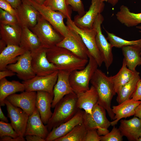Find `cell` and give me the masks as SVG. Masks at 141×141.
I'll list each match as a JSON object with an SVG mask.
<instances>
[{
	"label": "cell",
	"instance_id": "1",
	"mask_svg": "<svg viewBox=\"0 0 141 141\" xmlns=\"http://www.w3.org/2000/svg\"><path fill=\"white\" fill-rule=\"evenodd\" d=\"M46 56L48 61L58 70L70 72L83 69L89 61L88 59L81 58L67 49L56 45L47 49Z\"/></svg>",
	"mask_w": 141,
	"mask_h": 141
},
{
	"label": "cell",
	"instance_id": "2",
	"mask_svg": "<svg viewBox=\"0 0 141 141\" xmlns=\"http://www.w3.org/2000/svg\"><path fill=\"white\" fill-rule=\"evenodd\" d=\"M90 83L97 92L98 103L105 109L111 120H114V115L111 107V103L113 97L116 93L110 77L97 68Z\"/></svg>",
	"mask_w": 141,
	"mask_h": 141
},
{
	"label": "cell",
	"instance_id": "3",
	"mask_svg": "<svg viewBox=\"0 0 141 141\" xmlns=\"http://www.w3.org/2000/svg\"><path fill=\"white\" fill-rule=\"evenodd\" d=\"M77 96L75 93L65 95L56 104L52 115L46 125L50 132L52 129L72 118L79 110Z\"/></svg>",
	"mask_w": 141,
	"mask_h": 141
},
{
	"label": "cell",
	"instance_id": "4",
	"mask_svg": "<svg viewBox=\"0 0 141 141\" xmlns=\"http://www.w3.org/2000/svg\"><path fill=\"white\" fill-rule=\"evenodd\" d=\"M88 57V62L84 69L74 70L70 74V85L77 95L89 89V83L98 67L97 62L90 54Z\"/></svg>",
	"mask_w": 141,
	"mask_h": 141
},
{
	"label": "cell",
	"instance_id": "5",
	"mask_svg": "<svg viewBox=\"0 0 141 141\" xmlns=\"http://www.w3.org/2000/svg\"><path fill=\"white\" fill-rule=\"evenodd\" d=\"M83 123L87 130H96L100 136H104L109 131L111 122L106 116V110L97 103L94 106L90 114L84 111Z\"/></svg>",
	"mask_w": 141,
	"mask_h": 141
},
{
	"label": "cell",
	"instance_id": "6",
	"mask_svg": "<svg viewBox=\"0 0 141 141\" xmlns=\"http://www.w3.org/2000/svg\"><path fill=\"white\" fill-rule=\"evenodd\" d=\"M23 0L34 7L40 14L64 37L68 36L71 33V30L66 25L64 22V19L66 17L61 12L53 10L43 4H39L32 0Z\"/></svg>",
	"mask_w": 141,
	"mask_h": 141
},
{
	"label": "cell",
	"instance_id": "7",
	"mask_svg": "<svg viewBox=\"0 0 141 141\" xmlns=\"http://www.w3.org/2000/svg\"><path fill=\"white\" fill-rule=\"evenodd\" d=\"M30 28L37 36L42 45L47 49L56 45L64 38L40 15L36 25Z\"/></svg>",
	"mask_w": 141,
	"mask_h": 141
},
{
	"label": "cell",
	"instance_id": "8",
	"mask_svg": "<svg viewBox=\"0 0 141 141\" xmlns=\"http://www.w3.org/2000/svg\"><path fill=\"white\" fill-rule=\"evenodd\" d=\"M66 19L67 26L80 35L90 54L95 58L98 67H100L103 62L96 43V36L97 32L95 29L93 27L90 29L80 28L75 25L71 18H67Z\"/></svg>",
	"mask_w": 141,
	"mask_h": 141
},
{
	"label": "cell",
	"instance_id": "9",
	"mask_svg": "<svg viewBox=\"0 0 141 141\" xmlns=\"http://www.w3.org/2000/svg\"><path fill=\"white\" fill-rule=\"evenodd\" d=\"M104 20L102 15L101 14H99L94 23L93 27L97 32L96 41L97 47L102 55L106 69L108 70L113 61L112 52L113 47L102 33L101 25Z\"/></svg>",
	"mask_w": 141,
	"mask_h": 141
},
{
	"label": "cell",
	"instance_id": "10",
	"mask_svg": "<svg viewBox=\"0 0 141 141\" xmlns=\"http://www.w3.org/2000/svg\"><path fill=\"white\" fill-rule=\"evenodd\" d=\"M47 49L41 45L31 51L32 67L36 75H47L58 70L56 67L48 61L46 56Z\"/></svg>",
	"mask_w": 141,
	"mask_h": 141
},
{
	"label": "cell",
	"instance_id": "11",
	"mask_svg": "<svg viewBox=\"0 0 141 141\" xmlns=\"http://www.w3.org/2000/svg\"><path fill=\"white\" fill-rule=\"evenodd\" d=\"M58 70L51 74L45 76L36 75L30 79L23 81L25 91H39L47 92L54 96L53 89L57 79Z\"/></svg>",
	"mask_w": 141,
	"mask_h": 141
},
{
	"label": "cell",
	"instance_id": "12",
	"mask_svg": "<svg viewBox=\"0 0 141 141\" xmlns=\"http://www.w3.org/2000/svg\"><path fill=\"white\" fill-rule=\"evenodd\" d=\"M31 60V51H27L19 57L16 63L7 66V69L15 73L23 81L30 79L36 75L32 68Z\"/></svg>",
	"mask_w": 141,
	"mask_h": 141
},
{
	"label": "cell",
	"instance_id": "13",
	"mask_svg": "<svg viewBox=\"0 0 141 141\" xmlns=\"http://www.w3.org/2000/svg\"><path fill=\"white\" fill-rule=\"evenodd\" d=\"M4 103L12 126L19 136L24 137L29 115L21 108L11 104L6 99Z\"/></svg>",
	"mask_w": 141,
	"mask_h": 141
},
{
	"label": "cell",
	"instance_id": "14",
	"mask_svg": "<svg viewBox=\"0 0 141 141\" xmlns=\"http://www.w3.org/2000/svg\"><path fill=\"white\" fill-rule=\"evenodd\" d=\"M104 7V2L101 0H91V4L88 10L83 16L75 15L74 18V22L80 28H92L97 16L103 12Z\"/></svg>",
	"mask_w": 141,
	"mask_h": 141
},
{
	"label": "cell",
	"instance_id": "15",
	"mask_svg": "<svg viewBox=\"0 0 141 141\" xmlns=\"http://www.w3.org/2000/svg\"><path fill=\"white\" fill-rule=\"evenodd\" d=\"M56 46L67 49L81 58L86 59L89 58L90 53L81 37L77 32L72 30L70 34L64 37Z\"/></svg>",
	"mask_w": 141,
	"mask_h": 141
},
{
	"label": "cell",
	"instance_id": "16",
	"mask_svg": "<svg viewBox=\"0 0 141 141\" xmlns=\"http://www.w3.org/2000/svg\"><path fill=\"white\" fill-rule=\"evenodd\" d=\"M22 3L15 9L18 24L22 28L33 27L37 24L40 14L32 5L22 0Z\"/></svg>",
	"mask_w": 141,
	"mask_h": 141
},
{
	"label": "cell",
	"instance_id": "17",
	"mask_svg": "<svg viewBox=\"0 0 141 141\" xmlns=\"http://www.w3.org/2000/svg\"><path fill=\"white\" fill-rule=\"evenodd\" d=\"M36 91H25L19 94H12L6 99L11 104L21 108L30 116L36 108Z\"/></svg>",
	"mask_w": 141,
	"mask_h": 141
},
{
	"label": "cell",
	"instance_id": "18",
	"mask_svg": "<svg viewBox=\"0 0 141 141\" xmlns=\"http://www.w3.org/2000/svg\"><path fill=\"white\" fill-rule=\"evenodd\" d=\"M84 112L79 109L70 119L52 128L45 139V141H55L66 134L77 125L83 123Z\"/></svg>",
	"mask_w": 141,
	"mask_h": 141
},
{
	"label": "cell",
	"instance_id": "19",
	"mask_svg": "<svg viewBox=\"0 0 141 141\" xmlns=\"http://www.w3.org/2000/svg\"><path fill=\"white\" fill-rule=\"evenodd\" d=\"M70 73L58 70L57 80L53 89L54 97L51 105L52 108H54L57 103L65 95L74 93L69 82Z\"/></svg>",
	"mask_w": 141,
	"mask_h": 141
},
{
	"label": "cell",
	"instance_id": "20",
	"mask_svg": "<svg viewBox=\"0 0 141 141\" xmlns=\"http://www.w3.org/2000/svg\"><path fill=\"white\" fill-rule=\"evenodd\" d=\"M36 92V107L39 112L43 122L46 125L53 114L51 108L54 96L46 92Z\"/></svg>",
	"mask_w": 141,
	"mask_h": 141
},
{
	"label": "cell",
	"instance_id": "21",
	"mask_svg": "<svg viewBox=\"0 0 141 141\" xmlns=\"http://www.w3.org/2000/svg\"><path fill=\"white\" fill-rule=\"evenodd\" d=\"M49 132L44 125L39 111L36 107L32 115L29 116L24 137L28 135H35L45 140Z\"/></svg>",
	"mask_w": 141,
	"mask_h": 141
},
{
	"label": "cell",
	"instance_id": "22",
	"mask_svg": "<svg viewBox=\"0 0 141 141\" xmlns=\"http://www.w3.org/2000/svg\"><path fill=\"white\" fill-rule=\"evenodd\" d=\"M141 102L135 101L130 98L118 105L113 106L112 108L114 115V118L113 121L111 122V126H115L122 119L134 115L135 109Z\"/></svg>",
	"mask_w": 141,
	"mask_h": 141
},
{
	"label": "cell",
	"instance_id": "23",
	"mask_svg": "<svg viewBox=\"0 0 141 141\" xmlns=\"http://www.w3.org/2000/svg\"><path fill=\"white\" fill-rule=\"evenodd\" d=\"M119 127L122 136L130 141H137L141 132V120L134 116L129 120L121 119Z\"/></svg>",
	"mask_w": 141,
	"mask_h": 141
},
{
	"label": "cell",
	"instance_id": "24",
	"mask_svg": "<svg viewBox=\"0 0 141 141\" xmlns=\"http://www.w3.org/2000/svg\"><path fill=\"white\" fill-rule=\"evenodd\" d=\"M26 51L19 45H7L0 52V71L6 69L7 66L16 63L19 57Z\"/></svg>",
	"mask_w": 141,
	"mask_h": 141
},
{
	"label": "cell",
	"instance_id": "25",
	"mask_svg": "<svg viewBox=\"0 0 141 141\" xmlns=\"http://www.w3.org/2000/svg\"><path fill=\"white\" fill-rule=\"evenodd\" d=\"M77 96V108L83 109L86 113L91 114L98 100V93L95 88L91 85L89 90Z\"/></svg>",
	"mask_w": 141,
	"mask_h": 141
},
{
	"label": "cell",
	"instance_id": "26",
	"mask_svg": "<svg viewBox=\"0 0 141 141\" xmlns=\"http://www.w3.org/2000/svg\"><path fill=\"white\" fill-rule=\"evenodd\" d=\"M22 31V28L19 25L0 24L1 39L4 41L7 45H19Z\"/></svg>",
	"mask_w": 141,
	"mask_h": 141
},
{
	"label": "cell",
	"instance_id": "27",
	"mask_svg": "<svg viewBox=\"0 0 141 141\" xmlns=\"http://www.w3.org/2000/svg\"><path fill=\"white\" fill-rule=\"evenodd\" d=\"M25 90L24 85L18 81H9L6 78L0 80V105L4 106L5 99L9 96Z\"/></svg>",
	"mask_w": 141,
	"mask_h": 141
},
{
	"label": "cell",
	"instance_id": "28",
	"mask_svg": "<svg viewBox=\"0 0 141 141\" xmlns=\"http://www.w3.org/2000/svg\"><path fill=\"white\" fill-rule=\"evenodd\" d=\"M121 49L127 67L131 71H135L136 67L141 65V47L132 46Z\"/></svg>",
	"mask_w": 141,
	"mask_h": 141
},
{
	"label": "cell",
	"instance_id": "29",
	"mask_svg": "<svg viewBox=\"0 0 141 141\" xmlns=\"http://www.w3.org/2000/svg\"><path fill=\"white\" fill-rule=\"evenodd\" d=\"M136 71L133 72L129 69L123 58L122 66L118 73L114 76L110 77L116 94L133 77Z\"/></svg>",
	"mask_w": 141,
	"mask_h": 141
},
{
	"label": "cell",
	"instance_id": "30",
	"mask_svg": "<svg viewBox=\"0 0 141 141\" xmlns=\"http://www.w3.org/2000/svg\"><path fill=\"white\" fill-rule=\"evenodd\" d=\"M116 16L120 22L127 27L136 26L141 24V12L137 13L132 12L124 5L120 7Z\"/></svg>",
	"mask_w": 141,
	"mask_h": 141
},
{
	"label": "cell",
	"instance_id": "31",
	"mask_svg": "<svg viewBox=\"0 0 141 141\" xmlns=\"http://www.w3.org/2000/svg\"><path fill=\"white\" fill-rule=\"evenodd\" d=\"M42 45L39 38L28 27L22 28L19 46L27 51H32Z\"/></svg>",
	"mask_w": 141,
	"mask_h": 141
},
{
	"label": "cell",
	"instance_id": "32",
	"mask_svg": "<svg viewBox=\"0 0 141 141\" xmlns=\"http://www.w3.org/2000/svg\"><path fill=\"white\" fill-rule=\"evenodd\" d=\"M139 74L140 73L136 70L133 77L121 87L117 93L116 100L118 104L130 99L138 82L141 79Z\"/></svg>",
	"mask_w": 141,
	"mask_h": 141
},
{
	"label": "cell",
	"instance_id": "33",
	"mask_svg": "<svg viewBox=\"0 0 141 141\" xmlns=\"http://www.w3.org/2000/svg\"><path fill=\"white\" fill-rule=\"evenodd\" d=\"M87 131L84 124H81L74 127L66 134L55 141H83Z\"/></svg>",
	"mask_w": 141,
	"mask_h": 141
},
{
	"label": "cell",
	"instance_id": "34",
	"mask_svg": "<svg viewBox=\"0 0 141 141\" xmlns=\"http://www.w3.org/2000/svg\"><path fill=\"white\" fill-rule=\"evenodd\" d=\"M107 35V38L113 47L121 48L128 46H137L141 47V39L133 40L124 39L105 30Z\"/></svg>",
	"mask_w": 141,
	"mask_h": 141
},
{
	"label": "cell",
	"instance_id": "35",
	"mask_svg": "<svg viewBox=\"0 0 141 141\" xmlns=\"http://www.w3.org/2000/svg\"><path fill=\"white\" fill-rule=\"evenodd\" d=\"M66 0H45L43 4L52 10L61 12L67 18H71L72 9Z\"/></svg>",
	"mask_w": 141,
	"mask_h": 141
},
{
	"label": "cell",
	"instance_id": "36",
	"mask_svg": "<svg viewBox=\"0 0 141 141\" xmlns=\"http://www.w3.org/2000/svg\"><path fill=\"white\" fill-rule=\"evenodd\" d=\"M9 136L16 138L19 136L14 130L10 123L0 121V137Z\"/></svg>",
	"mask_w": 141,
	"mask_h": 141
},
{
	"label": "cell",
	"instance_id": "37",
	"mask_svg": "<svg viewBox=\"0 0 141 141\" xmlns=\"http://www.w3.org/2000/svg\"><path fill=\"white\" fill-rule=\"evenodd\" d=\"M123 136L119 128L113 126L111 131L104 136H101V141H122Z\"/></svg>",
	"mask_w": 141,
	"mask_h": 141
},
{
	"label": "cell",
	"instance_id": "38",
	"mask_svg": "<svg viewBox=\"0 0 141 141\" xmlns=\"http://www.w3.org/2000/svg\"><path fill=\"white\" fill-rule=\"evenodd\" d=\"M0 24L16 25H19L16 17L0 8Z\"/></svg>",
	"mask_w": 141,
	"mask_h": 141
},
{
	"label": "cell",
	"instance_id": "39",
	"mask_svg": "<svg viewBox=\"0 0 141 141\" xmlns=\"http://www.w3.org/2000/svg\"><path fill=\"white\" fill-rule=\"evenodd\" d=\"M66 2L67 4L70 6L72 10L77 12L79 16H83L85 13L81 0H66Z\"/></svg>",
	"mask_w": 141,
	"mask_h": 141
},
{
	"label": "cell",
	"instance_id": "40",
	"mask_svg": "<svg viewBox=\"0 0 141 141\" xmlns=\"http://www.w3.org/2000/svg\"><path fill=\"white\" fill-rule=\"evenodd\" d=\"M101 136L96 130H87L83 141H100Z\"/></svg>",
	"mask_w": 141,
	"mask_h": 141
},
{
	"label": "cell",
	"instance_id": "41",
	"mask_svg": "<svg viewBox=\"0 0 141 141\" xmlns=\"http://www.w3.org/2000/svg\"><path fill=\"white\" fill-rule=\"evenodd\" d=\"M0 8L16 17V9L5 0H0Z\"/></svg>",
	"mask_w": 141,
	"mask_h": 141
},
{
	"label": "cell",
	"instance_id": "42",
	"mask_svg": "<svg viewBox=\"0 0 141 141\" xmlns=\"http://www.w3.org/2000/svg\"><path fill=\"white\" fill-rule=\"evenodd\" d=\"M130 98L135 101H141V79L138 82Z\"/></svg>",
	"mask_w": 141,
	"mask_h": 141
},
{
	"label": "cell",
	"instance_id": "43",
	"mask_svg": "<svg viewBox=\"0 0 141 141\" xmlns=\"http://www.w3.org/2000/svg\"><path fill=\"white\" fill-rule=\"evenodd\" d=\"M24 137L20 136L14 138L9 136H5L0 137V141H25Z\"/></svg>",
	"mask_w": 141,
	"mask_h": 141
},
{
	"label": "cell",
	"instance_id": "44",
	"mask_svg": "<svg viewBox=\"0 0 141 141\" xmlns=\"http://www.w3.org/2000/svg\"><path fill=\"white\" fill-rule=\"evenodd\" d=\"M16 73L13 71L7 69L0 71V80L8 77H11L15 75Z\"/></svg>",
	"mask_w": 141,
	"mask_h": 141
},
{
	"label": "cell",
	"instance_id": "45",
	"mask_svg": "<svg viewBox=\"0 0 141 141\" xmlns=\"http://www.w3.org/2000/svg\"><path fill=\"white\" fill-rule=\"evenodd\" d=\"M25 137V139L27 141H45V139L35 135H28Z\"/></svg>",
	"mask_w": 141,
	"mask_h": 141
},
{
	"label": "cell",
	"instance_id": "46",
	"mask_svg": "<svg viewBox=\"0 0 141 141\" xmlns=\"http://www.w3.org/2000/svg\"><path fill=\"white\" fill-rule=\"evenodd\" d=\"M14 9L17 8L22 3V0H5Z\"/></svg>",
	"mask_w": 141,
	"mask_h": 141
},
{
	"label": "cell",
	"instance_id": "47",
	"mask_svg": "<svg viewBox=\"0 0 141 141\" xmlns=\"http://www.w3.org/2000/svg\"><path fill=\"white\" fill-rule=\"evenodd\" d=\"M134 116L137 117L141 120V102L135 109Z\"/></svg>",
	"mask_w": 141,
	"mask_h": 141
},
{
	"label": "cell",
	"instance_id": "48",
	"mask_svg": "<svg viewBox=\"0 0 141 141\" xmlns=\"http://www.w3.org/2000/svg\"><path fill=\"white\" fill-rule=\"evenodd\" d=\"M0 119L1 121L5 122H8V121L7 118L5 116L2 111L1 106L0 107Z\"/></svg>",
	"mask_w": 141,
	"mask_h": 141
},
{
	"label": "cell",
	"instance_id": "49",
	"mask_svg": "<svg viewBox=\"0 0 141 141\" xmlns=\"http://www.w3.org/2000/svg\"><path fill=\"white\" fill-rule=\"evenodd\" d=\"M7 45L5 42L2 39L0 40V52L6 47Z\"/></svg>",
	"mask_w": 141,
	"mask_h": 141
},
{
	"label": "cell",
	"instance_id": "50",
	"mask_svg": "<svg viewBox=\"0 0 141 141\" xmlns=\"http://www.w3.org/2000/svg\"><path fill=\"white\" fill-rule=\"evenodd\" d=\"M119 0H108V2L112 6H115L118 3Z\"/></svg>",
	"mask_w": 141,
	"mask_h": 141
},
{
	"label": "cell",
	"instance_id": "51",
	"mask_svg": "<svg viewBox=\"0 0 141 141\" xmlns=\"http://www.w3.org/2000/svg\"><path fill=\"white\" fill-rule=\"evenodd\" d=\"M37 3L41 4H43L45 0H32Z\"/></svg>",
	"mask_w": 141,
	"mask_h": 141
},
{
	"label": "cell",
	"instance_id": "52",
	"mask_svg": "<svg viewBox=\"0 0 141 141\" xmlns=\"http://www.w3.org/2000/svg\"><path fill=\"white\" fill-rule=\"evenodd\" d=\"M136 28L139 30V31L141 33V26H137L136 27Z\"/></svg>",
	"mask_w": 141,
	"mask_h": 141
},
{
	"label": "cell",
	"instance_id": "53",
	"mask_svg": "<svg viewBox=\"0 0 141 141\" xmlns=\"http://www.w3.org/2000/svg\"><path fill=\"white\" fill-rule=\"evenodd\" d=\"M137 141H141V137H139Z\"/></svg>",
	"mask_w": 141,
	"mask_h": 141
},
{
	"label": "cell",
	"instance_id": "54",
	"mask_svg": "<svg viewBox=\"0 0 141 141\" xmlns=\"http://www.w3.org/2000/svg\"><path fill=\"white\" fill-rule=\"evenodd\" d=\"M102 2H108V0H101Z\"/></svg>",
	"mask_w": 141,
	"mask_h": 141
},
{
	"label": "cell",
	"instance_id": "55",
	"mask_svg": "<svg viewBox=\"0 0 141 141\" xmlns=\"http://www.w3.org/2000/svg\"><path fill=\"white\" fill-rule=\"evenodd\" d=\"M140 137H141V133H140Z\"/></svg>",
	"mask_w": 141,
	"mask_h": 141
},
{
	"label": "cell",
	"instance_id": "56",
	"mask_svg": "<svg viewBox=\"0 0 141 141\" xmlns=\"http://www.w3.org/2000/svg\"></svg>",
	"mask_w": 141,
	"mask_h": 141
}]
</instances>
